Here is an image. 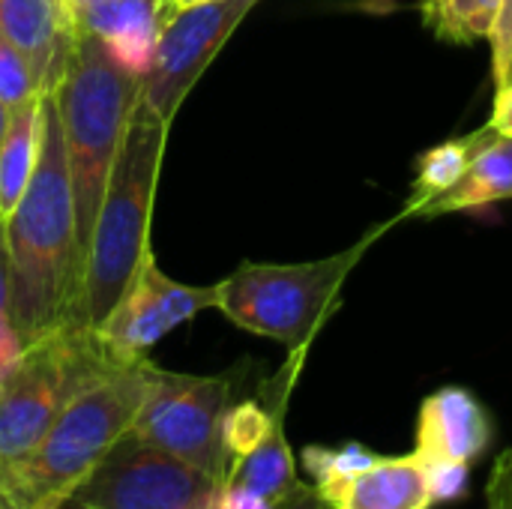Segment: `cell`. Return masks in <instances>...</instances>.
<instances>
[{"instance_id": "23", "label": "cell", "mask_w": 512, "mask_h": 509, "mask_svg": "<svg viewBox=\"0 0 512 509\" xmlns=\"http://www.w3.org/2000/svg\"><path fill=\"white\" fill-rule=\"evenodd\" d=\"M468 468L471 465L447 462V459L426 462V480H429L432 504H456V501H462L468 495V489H471V471Z\"/></svg>"}, {"instance_id": "4", "label": "cell", "mask_w": 512, "mask_h": 509, "mask_svg": "<svg viewBox=\"0 0 512 509\" xmlns=\"http://www.w3.org/2000/svg\"><path fill=\"white\" fill-rule=\"evenodd\" d=\"M51 90L63 129L75 201V246L84 270L96 213L141 81L117 69L96 36L72 33L60 78Z\"/></svg>"}, {"instance_id": "20", "label": "cell", "mask_w": 512, "mask_h": 509, "mask_svg": "<svg viewBox=\"0 0 512 509\" xmlns=\"http://www.w3.org/2000/svg\"><path fill=\"white\" fill-rule=\"evenodd\" d=\"M378 459V453L366 450L363 444L351 441V444H339V447H321V444H309L300 456L303 471L312 477L315 492L324 498V504L330 507L336 501V495L360 474L366 471L372 462Z\"/></svg>"}, {"instance_id": "19", "label": "cell", "mask_w": 512, "mask_h": 509, "mask_svg": "<svg viewBox=\"0 0 512 509\" xmlns=\"http://www.w3.org/2000/svg\"><path fill=\"white\" fill-rule=\"evenodd\" d=\"M501 0H420L426 27L453 45H474L489 39Z\"/></svg>"}, {"instance_id": "36", "label": "cell", "mask_w": 512, "mask_h": 509, "mask_svg": "<svg viewBox=\"0 0 512 509\" xmlns=\"http://www.w3.org/2000/svg\"><path fill=\"white\" fill-rule=\"evenodd\" d=\"M0 509H3V504H0Z\"/></svg>"}, {"instance_id": "26", "label": "cell", "mask_w": 512, "mask_h": 509, "mask_svg": "<svg viewBox=\"0 0 512 509\" xmlns=\"http://www.w3.org/2000/svg\"><path fill=\"white\" fill-rule=\"evenodd\" d=\"M216 509H276V504L237 483H222L216 495Z\"/></svg>"}, {"instance_id": "33", "label": "cell", "mask_w": 512, "mask_h": 509, "mask_svg": "<svg viewBox=\"0 0 512 509\" xmlns=\"http://www.w3.org/2000/svg\"><path fill=\"white\" fill-rule=\"evenodd\" d=\"M3 132H6V105L0 102V141H3Z\"/></svg>"}, {"instance_id": "24", "label": "cell", "mask_w": 512, "mask_h": 509, "mask_svg": "<svg viewBox=\"0 0 512 509\" xmlns=\"http://www.w3.org/2000/svg\"><path fill=\"white\" fill-rule=\"evenodd\" d=\"M492 45V81L501 90L512 78V0H501L498 18L489 30Z\"/></svg>"}, {"instance_id": "6", "label": "cell", "mask_w": 512, "mask_h": 509, "mask_svg": "<svg viewBox=\"0 0 512 509\" xmlns=\"http://www.w3.org/2000/svg\"><path fill=\"white\" fill-rule=\"evenodd\" d=\"M117 363L93 330L63 327L24 345L15 369L0 381V465L24 459L72 396Z\"/></svg>"}, {"instance_id": "37", "label": "cell", "mask_w": 512, "mask_h": 509, "mask_svg": "<svg viewBox=\"0 0 512 509\" xmlns=\"http://www.w3.org/2000/svg\"><path fill=\"white\" fill-rule=\"evenodd\" d=\"M489 509H492V507H489Z\"/></svg>"}, {"instance_id": "5", "label": "cell", "mask_w": 512, "mask_h": 509, "mask_svg": "<svg viewBox=\"0 0 512 509\" xmlns=\"http://www.w3.org/2000/svg\"><path fill=\"white\" fill-rule=\"evenodd\" d=\"M378 234L372 231L357 246L306 264L246 261L216 285V309L240 330L300 354L330 318L348 273Z\"/></svg>"}, {"instance_id": "21", "label": "cell", "mask_w": 512, "mask_h": 509, "mask_svg": "<svg viewBox=\"0 0 512 509\" xmlns=\"http://www.w3.org/2000/svg\"><path fill=\"white\" fill-rule=\"evenodd\" d=\"M282 414H285V396H279V402L273 408L261 405L258 399L228 405V411L222 417V444L231 456V465L237 459L249 456L255 447H261Z\"/></svg>"}, {"instance_id": "2", "label": "cell", "mask_w": 512, "mask_h": 509, "mask_svg": "<svg viewBox=\"0 0 512 509\" xmlns=\"http://www.w3.org/2000/svg\"><path fill=\"white\" fill-rule=\"evenodd\" d=\"M153 375L156 366L138 360L114 366L81 387L24 459L0 465L3 509L63 507L69 492L129 432Z\"/></svg>"}, {"instance_id": "7", "label": "cell", "mask_w": 512, "mask_h": 509, "mask_svg": "<svg viewBox=\"0 0 512 509\" xmlns=\"http://www.w3.org/2000/svg\"><path fill=\"white\" fill-rule=\"evenodd\" d=\"M228 405V378L180 375L156 366L153 384L126 435L225 483L231 471V456L222 444V417Z\"/></svg>"}, {"instance_id": "32", "label": "cell", "mask_w": 512, "mask_h": 509, "mask_svg": "<svg viewBox=\"0 0 512 509\" xmlns=\"http://www.w3.org/2000/svg\"><path fill=\"white\" fill-rule=\"evenodd\" d=\"M195 3H204V0H171V9H186V6H195Z\"/></svg>"}, {"instance_id": "9", "label": "cell", "mask_w": 512, "mask_h": 509, "mask_svg": "<svg viewBox=\"0 0 512 509\" xmlns=\"http://www.w3.org/2000/svg\"><path fill=\"white\" fill-rule=\"evenodd\" d=\"M255 3L258 0H204L168 15L159 33L156 60L138 90V99L162 123L171 126L186 93L198 84Z\"/></svg>"}, {"instance_id": "30", "label": "cell", "mask_w": 512, "mask_h": 509, "mask_svg": "<svg viewBox=\"0 0 512 509\" xmlns=\"http://www.w3.org/2000/svg\"><path fill=\"white\" fill-rule=\"evenodd\" d=\"M402 0H360V6L363 9H369V12H390V9H396Z\"/></svg>"}, {"instance_id": "3", "label": "cell", "mask_w": 512, "mask_h": 509, "mask_svg": "<svg viewBox=\"0 0 512 509\" xmlns=\"http://www.w3.org/2000/svg\"><path fill=\"white\" fill-rule=\"evenodd\" d=\"M168 129V123L135 99L84 261L81 327L87 330H96L108 318L150 252V216Z\"/></svg>"}, {"instance_id": "12", "label": "cell", "mask_w": 512, "mask_h": 509, "mask_svg": "<svg viewBox=\"0 0 512 509\" xmlns=\"http://www.w3.org/2000/svg\"><path fill=\"white\" fill-rule=\"evenodd\" d=\"M492 441V417L465 387H441L420 405L414 453L426 462L474 465Z\"/></svg>"}, {"instance_id": "25", "label": "cell", "mask_w": 512, "mask_h": 509, "mask_svg": "<svg viewBox=\"0 0 512 509\" xmlns=\"http://www.w3.org/2000/svg\"><path fill=\"white\" fill-rule=\"evenodd\" d=\"M486 498L492 509H512V450H507L492 471V480L486 486Z\"/></svg>"}, {"instance_id": "8", "label": "cell", "mask_w": 512, "mask_h": 509, "mask_svg": "<svg viewBox=\"0 0 512 509\" xmlns=\"http://www.w3.org/2000/svg\"><path fill=\"white\" fill-rule=\"evenodd\" d=\"M219 486L198 468L123 435L63 504L72 509H216Z\"/></svg>"}, {"instance_id": "10", "label": "cell", "mask_w": 512, "mask_h": 509, "mask_svg": "<svg viewBox=\"0 0 512 509\" xmlns=\"http://www.w3.org/2000/svg\"><path fill=\"white\" fill-rule=\"evenodd\" d=\"M204 309H216V285H186L165 276L150 249L126 294L93 333L117 363H138L147 360L156 342Z\"/></svg>"}, {"instance_id": "27", "label": "cell", "mask_w": 512, "mask_h": 509, "mask_svg": "<svg viewBox=\"0 0 512 509\" xmlns=\"http://www.w3.org/2000/svg\"><path fill=\"white\" fill-rule=\"evenodd\" d=\"M24 354V342L9 318V312H0V381L15 369V363Z\"/></svg>"}, {"instance_id": "17", "label": "cell", "mask_w": 512, "mask_h": 509, "mask_svg": "<svg viewBox=\"0 0 512 509\" xmlns=\"http://www.w3.org/2000/svg\"><path fill=\"white\" fill-rule=\"evenodd\" d=\"M225 483H237L243 489H252V492L270 498L273 504L288 498L303 483L297 477V465H294V456H291V447L285 438L282 417L276 420L273 432L264 438L261 447H255L249 456H243L231 465Z\"/></svg>"}, {"instance_id": "22", "label": "cell", "mask_w": 512, "mask_h": 509, "mask_svg": "<svg viewBox=\"0 0 512 509\" xmlns=\"http://www.w3.org/2000/svg\"><path fill=\"white\" fill-rule=\"evenodd\" d=\"M36 96H39V87H36L30 63L0 33V102L6 105V111H12L24 102H33Z\"/></svg>"}, {"instance_id": "35", "label": "cell", "mask_w": 512, "mask_h": 509, "mask_svg": "<svg viewBox=\"0 0 512 509\" xmlns=\"http://www.w3.org/2000/svg\"><path fill=\"white\" fill-rule=\"evenodd\" d=\"M60 509H72V507H66V504H63V507H60Z\"/></svg>"}, {"instance_id": "31", "label": "cell", "mask_w": 512, "mask_h": 509, "mask_svg": "<svg viewBox=\"0 0 512 509\" xmlns=\"http://www.w3.org/2000/svg\"><path fill=\"white\" fill-rule=\"evenodd\" d=\"M90 0H63V6H66V15H69V21H72V15L78 12V9H84Z\"/></svg>"}, {"instance_id": "13", "label": "cell", "mask_w": 512, "mask_h": 509, "mask_svg": "<svg viewBox=\"0 0 512 509\" xmlns=\"http://www.w3.org/2000/svg\"><path fill=\"white\" fill-rule=\"evenodd\" d=\"M0 33L30 63L39 93L51 90L72 39L63 0H0Z\"/></svg>"}, {"instance_id": "11", "label": "cell", "mask_w": 512, "mask_h": 509, "mask_svg": "<svg viewBox=\"0 0 512 509\" xmlns=\"http://www.w3.org/2000/svg\"><path fill=\"white\" fill-rule=\"evenodd\" d=\"M171 12V0H90L72 15V33L96 36L117 69L144 81Z\"/></svg>"}, {"instance_id": "16", "label": "cell", "mask_w": 512, "mask_h": 509, "mask_svg": "<svg viewBox=\"0 0 512 509\" xmlns=\"http://www.w3.org/2000/svg\"><path fill=\"white\" fill-rule=\"evenodd\" d=\"M39 153V96L6 111V132L0 141V225L18 207Z\"/></svg>"}, {"instance_id": "18", "label": "cell", "mask_w": 512, "mask_h": 509, "mask_svg": "<svg viewBox=\"0 0 512 509\" xmlns=\"http://www.w3.org/2000/svg\"><path fill=\"white\" fill-rule=\"evenodd\" d=\"M480 138H483V129L468 138H453V141H444V144H435L432 150H426L417 162V180L411 186V198H408L402 216H420L423 207H429L435 198L450 192L465 177Z\"/></svg>"}, {"instance_id": "15", "label": "cell", "mask_w": 512, "mask_h": 509, "mask_svg": "<svg viewBox=\"0 0 512 509\" xmlns=\"http://www.w3.org/2000/svg\"><path fill=\"white\" fill-rule=\"evenodd\" d=\"M426 462L411 456H378L330 504V509H432Z\"/></svg>"}, {"instance_id": "29", "label": "cell", "mask_w": 512, "mask_h": 509, "mask_svg": "<svg viewBox=\"0 0 512 509\" xmlns=\"http://www.w3.org/2000/svg\"><path fill=\"white\" fill-rule=\"evenodd\" d=\"M276 509H330L324 504V498L315 492V486L312 483H300L288 498H282Z\"/></svg>"}, {"instance_id": "28", "label": "cell", "mask_w": 512, "mask_h": 509, "mask_svg": "<svg viewBox=\"0 0 512 509\" xmlns=\"http://www.w3.org/2000/svg\"><path fill=\"white\" fill-rule=\"evenodd\" d=\"M495 135H504V138H512V78L495 90V105H492V117L486 123Z\"/></svg>"}, {"instance_id": "1", "label": "cell", "mask_w": 512, "mask_h": 509, "mask_svg": "<svg viewBox=\"0 0 512 509\" xmlns=\"http://www.w3.org/2000/svg\"><path fill=\"white\" fill-rule=\"evenodd\" d=\"M9 255V318L24 345L81 327V261L75 201L54 90L39 93V153L33 177L3 222Z\"/></svg>"}, {"instance_id": "14", "label": "cell", "mask_w": 512, "mask_h": 509, "mask_svg": "<svg viewBox=\"0 0 512 509\" xmlns=\"http://www.w3.org/2000/svg\"><path fill=\"white\" fill-rule=\"evenodd\" d=\"M512 198V138L495 135L489 126L471 156L465 177L420 210V219L450 216V213H489L495 204Z\"/></svg>"}, {"instance_id": "34", "label": "cell", "mask_w": 512, "mask_h": 509, "mask_svg": "<svg viewBox=\"0 0 512 509\" xmlns=\"http://www.w3.org/2000/svg\"><path fill=\"white\" fill-rule=\"evenodd\" d=\"M33 509H60V507H51V504H42V507H33Z\"/></svg>"}]
</instances>
